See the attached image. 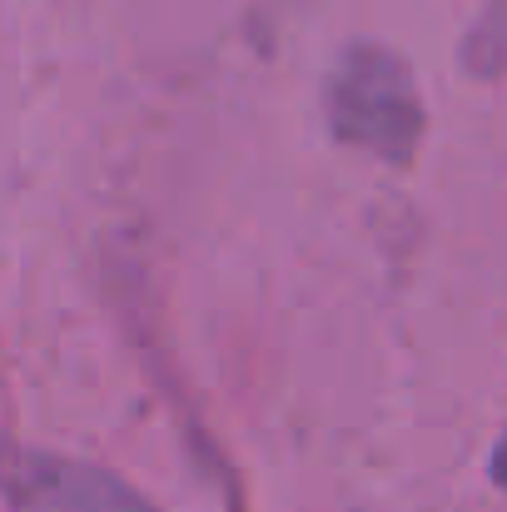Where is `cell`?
I'll use <instances>...</instances> for the list:
<instances>
[{
	"mask_svg": "<svg viewBox=\"0 0 507 512\" xmlns=\"http://www.w3.org/2000/svg\"><path fill=\"white\" fill-rule=\"evenodd\" d=\"M15 508L20 512H155L145 508L125 483L85 463L25 458L15 473Z\"/></svg>",
	"mask_w": 507,
	"mask_h": 512,
	"instance_id": "obj_1",
	"label": "cell"
}]
</instances>
